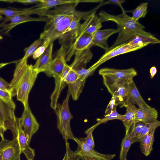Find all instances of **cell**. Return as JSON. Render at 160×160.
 <instances>
[{
  "label": "cell",
  "mask_w": 160,
  "mask_h": 160,
  "mask_svg": "<svg viewBox=\"0 0 160 160\" xmlns=\"http://www.w3.org/2000/svg\"><path fill=\"white\" fill-rule=\"evenodd\" d=\"M27 60V58H23L17 62L8 87L12 97L17 96V100L23 104L24 109L29 106V95L39 73L32 64H28Z\"/></svg>",
  "instance_id": "cell-1"
},
{
  "label": "cell",
  "mask_w": 160,
  "mask_h": 160,
  "mask_svg": "<svg viewBox=\"0 0 160 160\" xmlns=\"http://www.w3.org/2000/svg\"><path fill=\"white\" fill-rule=\"evenodd\" d=\"M99 15L102 23L108 21H113L117 24L118 27L117 29L118 33V38L108 51L119 45L128 42L135 35H152L145 31L144 30L145 28L144 26L138 21L133 20L132 17L128 15L126 13L114 15L108 14L103 11H101Z\"/></svg>",
  "instance_id": "cell-2"
},
{
  "label": "cell",
  "mask_w": 160,
  "mask_h": 160,
  "mask_svg": "<svg viewBox=\"0 0 160 160\" xmlns=\"http://www.w3.org/2000/svg\"><path fill=\"white\" fill-rule=\"evenodd\" d=\"M70 93L68 90L65 99L61 104L58 103L55 112L57 118V128L65 141L68 139L74 140L75 137L70 126V120L73 117L69 108Z\"/></svg>",
  "instance_id": "cell-3"
},
{
  "label": "cell",
  "mask_w": 160,
  "mask_h": 160,
  "mask_svg": "<svg viewBox=\"0 0 160 160\" xmlns=\"http://www.w3.org/2000/svg\"><path fill=\"white\" fill-rule=\"evenodd\" d=\"M92 2V1L75 0L74 2L56 6L52 10H48L45 16L48 21L44 27L43 31L40 35L42 37L49 32L55 25L66 15L75 10L78 4L82 2Z\"/></svg>",
  "instance_id": "cell-4"
},
{
  "label": "cell",
  "mask_w": 160,
  "mask_h": 160,
  "mask_svg": "<svg viewBox=\"0 0 160 160\" xmlns=\"http://www.w3.org/2000/svg\"><path fill=\"white\" fill-rule=\"evenodd\" d=\"M102 78L104 85L115 99L116 106L119 105L121 108L125 107L129 100L128 85L130 79L113 80Z\"/></svg>",
  "instance_id": "cell-5"
},
{
  "label": "cell",
  "mask_w": 160,
  "mask_h": 160,
  "mask_svg": "<svg viewBox=\"0 0 160 160\" xmlns=\"http://www.w3.org/2000/svg\"><path fill=\"white\" fill-rule=\"evenodd\" d=\"M5 125L7 129L12 131L13 138L18 141L22 153L24 154L27 160H34L35 156L34 150L30 147L28 142L19 118H16L13 120L6 122Z\"/></svg>",
  "instance_id": "cell-6"
},
{
  "label": "cell",
  "mask_w": 160,
  "mask_h": 160,
  "mask_svg": "<svg viewBox=\"0 0 160 160\" xmlns=\"http://www.w3.org/2000/svg\"><path fill=\"white\" fill-rule=\"evenodd\" d=\"M73 140L77 143L78 147L70 154L68 160H79L86 156L93 157L99 160H111L116 156L115 154H105L97 152L85 142L84 138H75Z\"/></svg>",
  "instance_id": "cell-7"
},
{
  "label": "cell",
  "mask_w": 160,
  "mask_h": 160,
  "mask_svg": "<svg viewBox=\"0 0 160 160\" xmlns=\"http://www.w3.org/2000/svg\"><path fill=\"white\" fill-rule=\"evenodd\" d=\"M78 11L74 10L66 15L60 20L48 33L40 37L42 42L48 38L50 43L53 42L55 40L58 39L65 32L71 22L74 15Z\"/></svg>",
  "instance_id": "cell-8"
},
{
  "label": "cell",
  "mask_w": 160,
  "mask_h": 160,
  "mask_svg": "<svg viewBox=\"0 0 160 160\" xmlns=\"http://www.w3.org/2000/svg\"><path fill=\"white\" fill-rule=\"evenodd\" d=\"M22 152L16 139H5L0 142V160H21Z\"/></svg>",
  "instance_id": "cell-9"
},
{
  "label": "cell",
  "mask_w": 160,
  "mask_h": 160,
  "mask_svg": "<svg viewBox=\"0 0 160 160\" xmlns=\"http://www.w3.org/2000/svg\"><path fill=\"white\" fill-rule=\"evenodd\" d=\"M19 122L29 144L32 136L38 130L39 124L33 114L29 107L24 109Z\"/></svg>",
  "instance_id": "cell-10"
},
{
  "label": "cell",
  "mask_w": 160,
  "mask_h": 160,
  "mask_svg": "<svg viewBox=\"0 0 160 160\" xmlns=\"http://www.w3.org/2000/svg\"><path fill=\"white\" fill-rule=\"evenodd\" d=\"M143 48L136 45L125 43L119 45L105 52V53L92 66L97 68L99 65L115 57L131 52L136 51Z\"/></svg>",
  "instance_id": "cell-11"
},
{
  "label": "cell",
  "mask_w": 160,
  "mask_h": 160,
  "mask_svg": "<svg viewBox=\"0 0 160 160\" xmlns=\"http://www.w3.org/2000/svg\"><path fill=\"white\" fill-rule=\"evenodd\" d=\"M66 81L73 100H77L82 92L85 82L74 70L71 69L67 74Z\"/></svg>",
  "instance_id": "cell-12"
},
{
  "label": "cell",
  "mask_w": 160,
  "mask_h": 160,
  "mask_svg": "<svg viewBox=\"0 0 160 160\" xmlns=\"http://www.w3.org/2000/svg\"><path fill=\"white\" fill-rule=\"evenodd\" d=\"M98 73L102 77L113 80L133 78L137 75L136 71L132 68L119 69L104 68L100 69Z\"/></svg>",
  "instance_id": "cell-13"
},
{
  "label": "cell",
  "mask_w": 160,
  "mask_h": 160,
  "mask_svg": "<svg viewBox=\"0 0 160 160\" xmlns=\"http://www.w3.org/2000/svg\"><path fill=\"white\" fill-rule=\"evenodd\" d=\"M47 21L48 18L46 17L35 18L29 16H17L8 18H5L3 22L0 24V28H2L0 31H3V33L6 34L11 29L19 24L31 21L47 22Z\"/></svg>",
  "instance_id": "cell-14"
},
{
  "label": "cell",
  "mask_w": 160,
  "mask_h": 160,
  "mask_svg": "<svg viewBox=\"0 0 160 160\" xmlns=\"http://www.w3.org/2000/svg\"><path fill=\"white\" fill-rule=\"evenodd\" d=\"M71 69L70 66L66 63L61 75L54 78L55 87L50 97V106L55 110L56 108L57 101L61 91L67 85L66 77Z\"/></svg>",
  "instance_id": "cell-15"
},
{
  "label": "cell",
  "mask_w": 160,
  "mask_h": 160,
  "mask_svg": "<svg viewBox=\"0 0 160 160\" xmlns=\"http://www.w3.org/2000/svg\"><path fill=\"white\" fill-rule=\"evenodd\" d=\"M66 63L64 55L61 49L60 48L55 57L52 59L48 66L42 72L49 77H52L55 78L62 74Z\"/></svg>",
  "instance_id": "cell-16"
},
{
  "label": "cell",
  "mask_w": 160,
  "mask_h": 160,
  "mask_svg": "<svg viewBox=\"0 0 160 160\" xmlns=\"http://www.w3.org/2000/svg\"><path fill=\"white\" fill-rule=\"evenodd\" d=\"M75 0H39L36 5L32 7L33 14H37L41 17H44L46 12L51 8L72 2Z\"/></svg>",
  "instance_id": "cell-17"
},
{
  "label": "cell",
  "mask_w": 160,
  "mask_h": 160,
  "mask_svg": "<svg viewBox=\"0 0 160 160\" xmlns=\"http://www.w3.org/2000/svg\"><path fill=\"white\" fill-rule=\"evenodd\" d=\"M118 32L117 29H109L99 30L93 34V46H98L107 52L109 47L107 43L108 38L112 35Z\"/></svg>",
  "instance_id": "cell-18"
},
{
  "label": "cell",
  "mask_w": 160,
  "mask_h": 160,
  "mask_svg": "<svg viewBox=\"0 0 160 160\" xmlns=\"http://www.w3.org/2000/svg\"><path fill=\"white\" fill-rule=\"evenodd\" d=\"M93 56L90 49H85L75 55L72 63L69 65L71 69L75 71L85 68L86 64L89 62Z\"/></svg>",
  "instance_id": "cell-19"
},
{
  "label": "cell",
  "mask_w": 160,
  "mask_h": 160,
  "mask_svg": "<svg viewBox=\"0 0 160 160\" xmlns=\"http://www.w3.org/2000/svg\"><path fill=\"white\" fill-rule=\"evenodd\" d=\"M158 117V112L156 109L149 106L137 108L135 113V123L142 122L146 123L155 121Z\"/></svg>",
  "instance_id": "cell-20"
},
{
  "label": "cell",
  "mask_w": 160,
  "mask_h": 160,
  "mask_svg": "<svg viewBox=\"0 0 160 160\" xmlns=\"http://www.w3.org/2000/svg\"><path fill=\"white\" fill-rule=\"evenodd\" d=\"M128 99L134 104L140 108L149 106L142 98L133 78L130 79L128 82Z\"/></svg>",
  "instance_id": "cell-21"
},
{
  "label": "cell",
  "mask_w": 160,
  "mask_h": 160,
  "mask_svg": "<svg viewBox=\"0 0 160 160\" xmlns=\"http://www.w3.org/2000/svg\"><path fill=\"white\" fill-rule=\"evenodd\" d=\"M53 47V42H51L33 65V68L39 73L43 72L52 61Z\"/></svg>",
  "instance_id": "cell-22"
},
{
  "label": "cell",
  "mask_w": 160,
  "mask_h": 160,
  "mask_svg": "<svg viewBox=\"0 0 160 160\" xmlns=\"http://www.w3.org/2000/svg\"><path fill=\"white\" fill-rule=\"evenodd\" d=\"M126 113L123 115L122 121L126 128V134L129 131L130 128L135 123V113L137 108L135 104L128 100L126 106Z\"/></svg>",
  "instance_id": "cell-23"
},
{
  "label": "cell",
  "mask_w": 160,
  "mask_h": 160,
  "mask_svg": "<svg viewBox=\"0 0 160 160\" xmlns=\"http://www.w3.org/2000/svg\"><path fill=\"white\" fill-rule=\"evenodd\" d=\"M160 42V40L152 34L151 35L138 34L134 36L128 43L144 47L149 44H157Z\"/></svg>",
  "instance_id": "cell-24"
},
{
  "label": "cell",
  "mask_w": 160,
  "mask_h": 160,
  "mask_svg": "<svg viewBox=\"0 0 160 160\" xmlns=\"http://www.w3.org/2000/svg\"><path fill=\"white\" fill-rule=\"evenodd\" d=\"M130 129V131H129L125 134L122 141L119 156L120 160H124L127 159V154L129 149L131 145L135 142V137L133 131L131 128Z\"/></svg>",
  "instance_id": "cell-25"
},
{
  "label": "cell",
  "mask_w": 160,
  "mask_h": 160,
  "mask_svg": "<svg viewBox=\"0 0 160 160\" xmlns=\"http://www.w3.org/2000/svg\"><path fill=\"white\" fill-rule=\"evenodd\" d=\"M155 131L145 135L139 142L142 152L146 156L149 155L153 149L152 146L154 141V133Z\"/></svg>",
  "instance_id": "cell-26"
},
{
  "label": "cell",
  "mask_w": 160,
  "mask_h": 160,
  "mask_svg": "<svg viewBox=\"0 0 160 160\" xmlns=\"http://www.w3.org/2000/svg\"><path fill=\"white\" fill-rule=\"evenodd\" d=\"M15 110L0 99V120L4 124L16 118Z\"/></svg>",
  "instance_id": "cell-27"
},
{
  "label": "cell",
  "mask_w": 160,
  "mask_h": 160,
  "mask_svg": "<svg viewBox=\"0 0 160 160\" xmlns=\"http://www.w3.org/2000/svg\"><path fill=\"white\" fill-rule=\"evenodd\" d=\"M33 14L32 8L16 10L0 8V15H4L5 18H8L17 16H29Z\"/></svg>",
  "instance_id": "cell-28"
},
{
  "label": "cell",
  "mask_w": 160,
  "mask_h": 160,
  "mask_svg": "<svg viewBox=\"0 0 160 160\" xmlns=\"http://www.w3.org/2000/svg\"><path fill=\"white\" fill-rule=\"evenodd\" d=\"M148 2L142 3L133 10L126 11V12L132 13V19L135 21H138L139 19L145 17L148 12Z\"/></svg>",
  "instance_id": "cell-29"
},
{
  "label": "cell",
  "mask_w": 160,
  "mask_h": 160,
  "mask_svg": "<svg viewBox=\"0 0 160 160\" xmlns=\"http://www.w3.org/2000/svg\"><path fill=\"white\" fill-rule=\"evenodd\" d=\"M160 126V121L157 120L146 123L143 127L139 136L136 140V142H139L145 135L155 131V129Z\"/></svg>",
  "instance_id": "cell-30"
},
{
  "label": "cell",
  "mask_w": 160,
  "mask_h": 160,
  "mask_svg": "<svg viewBox=\"0 0 160 160\" xmlns=\"http://www.w3.org/2000/svg\"><path fill=\"white\" fill-rule=\"evenodd\" d=\"M102 23L99 17L96 14L85 33L87 34H93L101 28Z\"/></svg>",
  "instance_id": "cell-31"
},
{
  "label": "cell",
  "mask_w": 160,
  "mask_h": 160,
  "mask_svg": "<svg viewBox=\"0 0 160 160\" xmlns=\"http://www.w3.org/2000/svg\"><path fill=\"white\" fill-rule=\"evenodd\" d=\"M117 107V106H116ZM116 107L113 111L110 113L104 116V117L101 118H97V123L98 125L106 123L108 121L114 119H118L122 121L123 115L119 114L116 110Z\"/></svg>",
  "instance_id": "cell-32"
},
{
  "label": "cell",
  "mask_w": 160,
  "mask_h": 160,
  "mask_svg": "<svg viewBox=\"0 0 160 160\" xmlns=\"http://www.w3.org/2000/svg\"><path fill=\"white\" fill-rule=\"evenodd\" d=\"M0 99L11 107L15 109L16 105L10 92L0 89Z\"/></svg>",
  "instance_id": "cell-33"
},
{
  "label": "cell",
  "mask_w": 160,
  "mask_h": 160,
  "mask_svg": "<svg viewBox=\"0 0 160 160\" xmlns=\"http://www.w3.org/2000/svg\"><path fill=\"white\" fill-rule=\"evenodd\" d=\"M42 42V40L39 38L34 41L29 47L26 48L24 49L25 54L23 57L24 58H27L32 55L38 46Z\"/></svg>",
  "instance_id": "cell-34"
},
{
  "label": "cell",
  "mask_w": 160,
  "mask_h": 160,
  "mask_svg": "<svg viewBox=\"0 0 160 160\" xmlns=\"http://www.w3.org/2000/svg\"><path fill=\"white\" fill-rule=\"evenodd\" d=\"M50 43L48 38L46 39L42 43V45L39 47L32 55L33 59L35 60L42 55L45 51Z\"/></svg>",
  "instance_id": "cell-35"
},
{
  "label": "cell",
  "mask_w": 160,
  "mask_h": 160,
  "mask_svg": "<svg viewBox=\"0 0 160 160\" xmlns=\"http://www.w3.org/2000/svg\"><path fill=\"white\" fill-rule=\"evenodd\" d=\"M98 125V124L97 123L91 128H88L85 132V133L87 135V136L84 138L85 142L88 145L93 148L94 147L95 145L92 133L94 130Z\"/></svg>",
  "instance_id": "cell-36"
},
{
  "label": "cell",
  "mask_w": 160,
  "mask_h": 160,
  "mask_svg": "<svg viewBox=\"0 0 160 160\" xmlns=\"http://www.w3.org/2000/svg\"><path fill=\"white\" fill-rule=\"evenodd\" d=\"M96 68L95 67L91 66L88 69H83L76 71L81 78L86 80L88 77L93 74Z\"/></svg>",
  "instance_id": "cell-37"
},
{
  "label": "cell",
  "mask_w": 160,
  "mask_h": 160,
  "mask_svg": "<svg viewBox=\"0 0 160 160\" xmlns=\"http://www.w3.org/2000/svg\"><path fill=\"white\" fill-rule=\"evenodd\" d=\"M145 123L140 122H137L135 123L130 128L133 132L135 137V142H136V140L139 136Z\"/></svg>",
  "instance_id": "cell-38"
},
{
  "label": "cell",
  "mask_w": 160,
  "mask_h": 160,
  "mask_svg": "<svg viewBox=\"0 0 160 160\" xmlns=\"http://www.w3.org/2000/svg\"><path fill=\"white\" fill-rule=\"evenodd\" d=\"M117 106L115 104V99L113 96H112L111 100L107 106L105 112L104 116H106L111 113Z\"/></svg>",
  "instance_id": "cell-39"
},
{
  "label": "cell",
  "mask_w": 160,
  "mask_h": 160,
  "mask_svg": "<svg viewBox=\"0 0 160 160\" xmlns=\"http://www.w3.org/2000/svg\"><path fill=\"white\" fill-rule=\"evenodd\" d=\"M103 1L101 2L102 6L108 4H116L120 7L122 10V13H126V11L123 9L122 5V4L125 2V1L123 0H109L105 2H103Z\"/></svg>",
  "instance_id": "cell-40"
},
{
  "label": "cell",
  "mask_w": 160,
  "mask_h": 160,
  "mask_svg": "<svg viewBox=\"0 0 160 160\" xmlns=\"http://www.w3.org/2000/svg\"><path fill=\"white\" fill-rule=\"evenodd\" d=\"M93 34H88L85 39L83 50L90 49L93 46Z\"/></svg>",
  "instance_id": "cell-41"
},
{
  "label": "cell",
  "mask_w": 160,
  "mask_h": 160,
  "mask_svg": "<svg viewBox=\"0 0 160 160\" xmlns=\"http://www.w3.org/2000/svg\"><path fill=\"white\" fill-rule=\"evenodd\" d=\"M1 1L8 2H14L22 3L23 4L38 3L39 0H0Z\"/></svg>",
  "instance_id": "cell-42"
},
{
  "label": "cell",
  "mask_w": 160,
  "mask_h": 160,
  "mask_svg": "<svg viewBox=\"0 0 160 160\" xmlns=\"http://www.w3.org/2000/svg\"><path fill=\"white\" fill-rule=\"evenodd\" d=\"M9 85V83L0 77V89L10 92L8 89Z\"/></svg>",
  "instance_id": "cell-43"
},
{
  "label": "cell",
  "mask_w": 160,
  "mask_h": 160,
  "mask_svg": "<svg viewBox=\"0 0 160 160\" xmlns=\"http://www.w3.org/2000/svg\"><path fill=\"white\" fill-rule=\"evenodd\" d=\"M66 146V151L64 156L62 160H68V158L69 155L73 152L70 148L69 145L67 141H65Z\"/></svg>",
  "instance_id": "cell-44"
},
{
  "label": "cell",
  "mask_w": 160,
  "mask_h": 160,
  "mask_svg": "<svg viewBox=\"0 0 160 160\" xmlns=\"http://www.w3.org/2000/svg\"><path fill=\"white\" fill-rule=\"evenodd\" d=\"M7 129L5 124L0 120V136L2 139H4V132Z\"/></svg>",
  "instance_id": "cell-45"
},
{
  "label": "cell",
  "mask_w": 160,
  "mask_h": 160,
  "mask_svg": "<svg viewBox=\"0 0 160 160\" xmlns=\"http://www.w3.org/2000/svg\"><path fill=\"white\" fill-rule=\"evenodd\" d=\"M149 72L151 78H153L157 72V69L156 67L155 66L152 67L150 69Z\"/></svg>",
  "instance_id": "cell-46"
},
{
  "label": "cell",
  "mask_w": 160,
  "mask_h": 160,
  "mask_svg": "<svg viewBox=\"0 0 160 160\" xmlns=\"http://www.w3.org/2000/svg\"><path fill=\"white\" fill-rule=\"evenodd\" d=\"M81 159L82 160H99L95 158L88 156L83 157Z\"/></svg>",
  "instance_id": "cell-47"
},
{
  "label": "cell",
  "mask_w": 160,
  "mask_h": 160,
  "mask_svg": "<svg viewBox=\"0 0 160 160\" xmlns=\"http://www.w3.org/2000/svg\"><path fill=\"white\" fill-rule=\"evenodd\" d=\"M2 19V16L0 15V20H1Z\"/></svg>",
  "instance_id": "cell-48"
},
{
  "label": "cell",
  "mask_w": 160,
  "mask_h": 160,
  "mask_svg": "<svg viewBox=\"0 0 160 160\" xmlns=\"http://www.w3.org/2000/svg\"><path fill=\"white\" fill-rule=\"evenodd\" d=\"M2 37L0 35V40L2 39Z\"/></svg>",
  "instance_id": "cell-49"
},
{
  "label": "cell",
  "mask_w": 160,
  "mask_h": 160,
  "mask_svg": "<svg viewBox=\"0 0 160 160\" xmlns=\"http://www.w3.org/2000/svg\"><path fill=\"white\" fill-rule=\"evenodd\" d=\"M127 160V159H125V160Z\"/></svg>",
  "instance_id": "cell-50"
}]
</instances>
